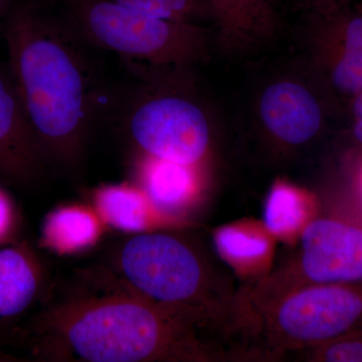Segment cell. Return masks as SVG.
I'll return each instance as SVG.
<instances>
[{"label": "cell", "instance_id": "17", "mask_svg": "<svg viewBox=\"0 0 362 362\" xmlns=\"http://www.w3.org/2000/svg\"><path fill=\"white\" fill-rule=\"evenodd\" d=\"M300 202L291 188L278 187L272 192L266 211L267 226L272 230L281 232L282 228L296 223L299 218Z\"/></svg>", "mask_w": 362, "mask_h": 362}, {"label": "cell", "instance_id": "7", "mask_svg": "<svg viewBox=\"0 0 362 362\" xmlns=\"http://www.w3.org/2000/svg\"><path fill=\"white\" fill-rule=\"evenodd\" d=\"M294 266L297 278L286 293L306 285L361 283V221L337 216L311 221Z\"/></svg>", "mask_w": 362, "mask_h": 362}, {"label": "cell", "instance_id": "19", "mask_svg": "<svg viewBox=\"0 0 362 362\" xmlns=\"http://www.w3.org/2000/svg\"><path fill=\"white\" fill-rule=\"evenodd\" d=\"M169 6L180 14L181 18L190 23L209 18L214 20L211 7L206 0H166Z\"/></svg>", "mask_w": 362, "mask_h": 362}, {"label": "cell", "instance_id": "21", "mask_svg": "<svg viewBox=\"0 0 362 362\" xmlns=\"http://www.w3.org/2000/svg\"><path fill=\"white\" fill-rule=\"evenodd\" d=\"M352 138L362 147V92L352 99Z\"/></svg>", "mask_w": 362, "mask_h": 362}, {"label": "cell", "instance_id": "23", "mask_svg": "<svg viewBox=\"0 0 362 362\" xmlns=\"http://www.w3.org/2000/svg\"><path fill=\"white\" fill-rule=\"evenodd\" d=\"M7 6V0H0V18L4 16Z\"/></svg>", "mask_w": 362, "mask_h": 362}, {"label": "cell", "instance_id": "9", "mask_svg": "<svg viewBox=\"0 0 362 362\" xmlns=\"http://www.w3.org/2000/svg\"><path fill=\"white\" fill-rule=\"evenodd\" d=\"M45 159L11 78L0 71V173L30 181L40 175Z\"/></svg>", "mask_w": 362, "mask_h": 362}, {"label": "cell", "instance_id": "11", "mask_svg": "<svg viewBox=\"0 0 362 362\" xmlns=\"http://www.w3.org/2000/svg\"><path fill=\"white\" fill-rule=\"evenodd\" d=\"M226 44L245 49L266 42L277 23L272 0H206Z\"/></svg>", "mask_w": 362, "mask_h": 362}, {"label": "cell", "instance_id": "12", "mask_svg": "<svg viewBox=\"0 0 362 362\" xmlns=\"http://www.w3.org/2000/svg\"><path fill=\"white\" fill-rule=\"evenodd\" d=\"M103 221L94 207L70 204L47 214L42 228V244L56 254L75 255L96 246L104 233Z\"/></svg>", "mask_w": 362, "mask_h": 362}, {"label": "cell", "instance_id": "18", "mask_svg": "<svg viewBox=\"0 0 362 362\" xmlns=\"http://www.w3.org/2000/svg\"><path fill=\"white\" fill-rule=\"evenodd\" d=\"M109 1L138 13L147 14V16L169 21H187L181 18L180 14L169 6L166 0H109Z\"/></svg>", "mask_w": 362, "mask_h": 362}, {"label": "cell", "instance_id": "1", "mask_svg": "<svg viewBox=\"0 0 362 362\" xmlns=\"http://www.w3.org/2000/svg\"><path fill=\"white\" fill-rule=\"evenodd\" d=\"M9 78L45 157L73 166L82 156L95 109L93 69L71 35L21 7L6 30Z\"/></svg>", "mask_w": 362, "mask_h": 362}, {"label": "cell", "instance_id": "14", "mask_svg": "<svg viewBox=\"0 0 362 362\" xmlns=\"http://www.w3.org/2000/svg\"><path fill=\"white\" fill-rule=\"evenodd\" d=\"M94 209L105 226L121 232H149L156 211L139 185L130 183L105 185L94 194Z\"/></svg>", "mask_w": 362, "mask_h": 362}, {"label": "cell", "instance_id": "16", "mask_svg": "<svg viewBox=\"0 0 362 362\" xmlns=\"http://www.w3.org/2000/svg\"><path fill=\"white\" fill-rule=\"evenodd\" d=\"M311 362H362V329L306 349Z\"/></svg>", "mask_w": 362, "mask_h": 362}, {"label": "cell", "instance_id": "4", "mask_svg": "<svg viewBox=\"0 0 362 362\" xmlns=\"http://www.w3.org/2000/svg\"><path fill=\"white\" fill-rule=\"evenodd\" d=\"M116 265L122 282L199 325L214 319L221 296L202 255L170 233H136L120 247Z\"/></svg>", "mask_w": 362, "mask_h": 362}, {"label": "cell", "instance_id": "3", "mask_svg": "<svg viewBox=\"0 0 362 362\" xmlns=\"http://www.w3.org/2000/svg\"><path fill=\"white\" fill-rule=\"evenodd\" d=\"M71 20L86 39L115 52L145 83L197 63L206 52V32L187 21L147 16L109 0H66Z\"/></svg>", "mask_w": 362, "mask_h": 362}, {"label": "cell", "instance_id": "6", "mask_svg": "<svg viewBox=\"0 0 362 362\" xmlns=\"http://www.w3.org/2000/svg\"><path fill=\"white\" fill-rule=\"evenodd\" d=\"M148 84L128 115V133L138 153L199 166L211 144L206 113L190 98Z\"/></svg>", "mask_w": 362, "mask_h": 362}, {"label": "cell", "instance_id": "22", "mask_svg": "<svg viewBox=\"0 0 362 362\" xmlns=\"http://www.w3.org/2000/svg\"><path fill=\"white\" fill-rule=\"evenodd\" d=\"M296 1L317 11H322V9L328 8V7L333 6H337V4H344L346 0H296Z\"/></svg>", "mask_w": 362, "mask_h": 362}, {"label": "cell", "instance_id": "2", "mask_svg": "<svg viewBox=\"0 0 362 362\" xmlns=\"http://www.w3.org/2000/svg\"><path fill=\"white\" fill-rule=\"evenodd\" d=\"M123 284L49 309L40 324L45 354L88 362L211 361L199 324Z\"/></svg>", "mask_w": 362, "mask_h": 362}, {"label": "cell", "instance_id": "8", "mask_svg": "<svg viewBox=\"0 0 362 362\" xmlns=\"http://www.w3.org/2000/svg\"><path fill=\"white\" fill-rule=\"evenodd\" d=\"M259 117L272 137L289 146L306 144L320 132L321 105L313 93L292 81L274 83L264 90Z\"/></svg>", "mask_w": 362, "mask_h": 362}, {"label": "cell", "instance_id": "15", "mask_svg": "<svg viewBox=\"0 0 362 362\" xmlns=\"http://www.w3.org/2000/svg\"><path fill=\"white\" fill-rule=\"evenodd\" d=\"M328 75L335 90L354 99L362 92V51L328 54Z\"/></svg>", "mask_w": 362, "mask_h": 362}, {"label": "cell", "instance_id": "20", "mask_svg": "<svg viewBox=\"0 0 362 362\" xmlns=\"http://www.w3.org/2000/svg\"><path fill=\"white\" fill-rule=\"evenodd\" d=\"M16 225V211L11 197L0 189V244L9 240Z\"/></svg>", "mask_w": 362, "mask_h": 362}, {"label": "cell", "instance_id": "5", "mask_svg": "<svg viewBox=\"0 0 362 362\" xmlns=\"http://www.w3.org/2000/svg\"><path fill=\"white\" fill-rule=\"evenodd\" d=\"M362 329V282L296 288L263 308L272 352L306 350Z\"/></svg>", "mask_w": 362, "mask_h": 362}, {"label": "cell", "instance_id": "13", "mask_svg": "<svg viewBox=\"0 0 362 362\" xmlns=\"http://www.w3.org/2000/svg\"><path fill=\"white\" fill-rule=\"evenodd\" d=\"M197 168L143 154H139L136 161L139 187L156 211L176 209L194 195L197 185Z\"/></svg>", "mask_w": 362, "mask_h": 362}, {"label": "cell", "instance_id": "10", "mask_svg": "<svg viewBox=\"0 0 362 362\" xmlns=\"http://www.w3.org/2000/svg\"><path fill=\"white\" fill-rule=\"evenodd\" d=\"M44 285L42 265L25 243L0 244V323L23 315L37 301Z\"/></svg>", "mask_w": 362, "mask_h": 362}]
</instances>
